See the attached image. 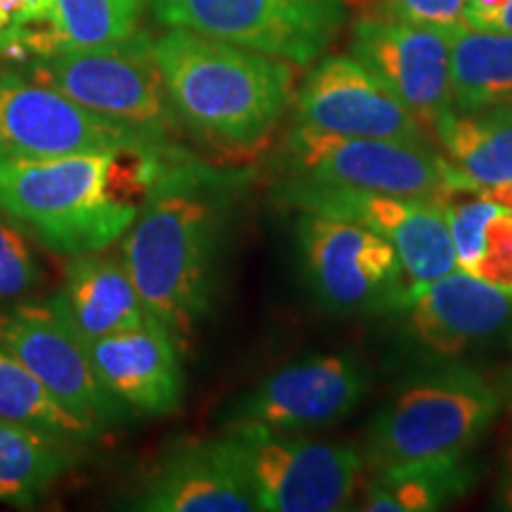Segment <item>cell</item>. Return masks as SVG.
Instances as JSON below:
<instances>
[{
	"instance_id": "obj_1",
	"label": "cell",
	"mask_w": 512,
	"mask_h": 512,
	"mask_svg": "<svg viewBox=\"0 0 512 512\" xmlns=\"http://www.w3.org/2000/svg\"><path fill=\"white\" fill-rule=\"evenodd\" d=\"M223 188L226 176L195 155L166 159L121 242L119 259L145 309L181 347L211 309L226 226Z\"/></svg>"
},
{
	"instance_id": "obj_2",
	"label": "cell",
	"mask_w": 512,
	"mask_h": 512,
	"mask_svg": "<svg viewBox=\"0 0 512 512\" xmlns=\"http://www.w3.org/2000/svg\"><path fill=\"white\" fill-rule=\"evenodd\" d=\"M152 55L185 136L209 155L247 164L271 147L297 95L292 62L185 29L152 38Z\"/></svg>"
},
{
	"instance_id": "obj_3",
	"label": "cell",
	"mask_w": 512,
	"mask_h": 512,
	"mask_svg": "<svg viewBox=\"0 0 512 512\" xmlns=\"http://www.w3.org/2000/svg\"><path fill=\"white\" fill-rule=\"evenodd\" d=\"M192 155V152H183ZM171 157L147 150L0 159V214L48 252H105L136 221L157 171Z\"/></svg>"
},
{
	"instance_id": "obj_4",
	"label": "cell",
	"mask_w": 512,
	"mask_h": 512,
	"mask_svg": "<svg viewBox=\"0 0 512 512\" xmlns=\"http://www.w3.org/2000/svg\"><path fill=\"white\" fill-rule=\"evenodd\" d=\"M501 396L482 375L446 366L415 375L377 411L366 437V465L375 472L465 456L489 432Z\"/></svg>"
},
{
	"instance_id": "obj_5",
	"label": "cell",
	"mask_w": 512,
	"mask_h": 512,
	"mask_svg": "<svg viewBox=\"0 0 512 512\" xmlns=\"http://www.w3.org/2000/svg\"><path fill=\"white\" fill-rule=\"evenodd\" d=\"M19 72L64 93L86 110L131 128L152 145L174 152L188 150V136L166 95L152 55V38L145 31L105 46L36 57L22 62Z\"/></svg>"
},
{
	"instance_id": "obj_6",
	"label": "cell",
	"mask_w": 512,
	"mask_h": 512,
	"mask_svg": "<svg viewBox=\"0 0 512 512\" xmlns=\"http://www.w3.org/2000/svg\"><path fill=\"white\" fill-rule=\"evenodd\" d=\"M285 178L339 185L446 207L463 192L482 190L434 147L382 138H354L292 124L285 138Z\"/></svg>"
},
{
	"instance_id": "obj_7",
	"label": "cell",
	"mask_w": 512,
	"mask_h": 512,
	"mask_svg": "<svg viewBox=\"0 0 512 512\" xmlns=\"http://www.w3.org/2000/svg\"><path fill=\"white\" fill-rule=\"evenodd\" d=\"M226 434L252 489L256 510L335 512L356 498L366 456L349 444H330L261 425H226Z\"/></svg>"
},
{
	"instance_id": "obj_8",
	"label": "cell",
	"mask_w": 512,
	"mask_h": 512,
	"mask_svg": "<svg viewBox=\"0 0 512 512\" xmlns=\"http://www.w3.org/2000/svg\"><path fill=\"white\" fill-rule=\"evenodd\" d=\"M166 29H185L292 64H311L335 41L347 0H143Z\"/></svg>"
},
{
	"instance_id": "obj_9",
	"label": "cell",
	"mask_w": 512,
	"mask_h": 512,
	"mask_svg": "<svg viewBox=\"0 0 512 512\" xmlns=\"http://www.w3.org/2000/svg\"><path fill=\"white\" fill-rule=\"evenodd\" d=\"M294 238L304 283L320 309L335 316L401 309L408 283L399 254L370 228L299 211Z\"/></svg>"
},
{
	"instance_id": "obj_10",
	"label": "cell",
	"mask_w": 512,
	"mask_h": 512,
	"mask_svg": "<svg viewBox=\"0 0 512 512\" xmlns=\"http://www.w3.org/2000/svg\"><path fill=\"white\" fill-rule=\"evenodd\" d=\"M278 200L297 211L361 223L396 249L408 287L432 283L456 268L444 207L382 192L283 178Z\"/></svg>"
},
{
	"instance_id": "obj_11",
	"label": "cell",
	"mask_w": 512,
	"mask_h": 512,
	"mask_svg": "<svg viewBox=\"0 0 512 512\" xmlns=\"http://www.w3.org/2000/svg\"><path fill=\"white\" fill-rule=\"evenodd\" d=\"M164 150L22 72L0 74V159H46L83 152Z\"/></svg>"
},
{
	"instance_id": "obj_12",
	"label": "cell",
	"mask_w": 512,
	"mask_h": 512,
	"mask_svg": "<svg viewBox=\"0 0 512 512\" xmlns=\"http://www.w3.org/2000/svg\"><path fill=\"white\" fill-rule=\"evenodd\" d=\"M0 344L17 356L67 411L91 422L100 432H107L128 415L102 387L86 344L50 299L12 304L0 311Z\"/></svg>"
},
{
	"instance_id": "obj_13",
	"label": "cell",
	"mask_w": 512,
	"mask_h": 512,
	"mask_svg": "<svg viewBox=\"0 0 512 512\" xmlns=\"http://www.w3.org/2000/svg\"><path fill=\"white\" fill-rule=\"evenodd\" d=\"M368 370L351 354L294 361L261 380L230 406L228 425H261L275 432H306L344 420L366 399Z\"/></svg>"
},
{
	"instance_id": "obj_14",
	"label": "cell",
	"mask_w": 512,
	"mask_h": 512,
	"mask_svg": "<svg viewBox=\"0 0 512 512\" xmlns=\"http://www.w3.org/2000/svg\"><path fill=\"white\" fill-rule=\"evenodd\" d=\"M316 131L434 147L413 112L354 55L316 62L294 95V121Z\"/></svg>"
},
{
	"instance_id": "obj_15",
	"label": "cell",
	"mask_w": 512,
	"mask_h": 512,
	"mask_svg": "<svg viewBox=\"0 0 512 512\" xmlns=\"http://www.w3.org/2000/svg\"><path fill=\"white\" fill-rule=\"evenodd\" d=\"M351 55L380 76L434 138L437 121L453 110L451 27L363 17L351 31Z\"/></svg>"
},
{
	"instance_id": "obj_16",
	"label": "cell",
	"mask_w": 512,
	"mask_h": 512,
	"mask_svg": "<svg viewBox=\"0 0 512 512\" xmlns=\"http://www.w3.org/2000/svg\"><path fill=\"white\" fill-rule=\"evenodd\" d=\"M126 508L145 512H252V489L226 432L171 441L140 477Z\"/></svg>"
},
{
	"instance_id": "obj_17",
	"label": "cell",
	"mask_w": 512,
	"mask_h": 512,
	"mask_svg": "<svg viewBox=\"0 0 512 512\" xmlns=\"http://www.w3.org/2000/svg\"><path fill=\"white\" fill-rule=\"evenodd\" d=\"M420 349L451 361L494 337L512 320V292L456 271L432 283L408 287L401 309Z\"/></svg>"
},
{
	"instance_id": "obj_18",
	"label": "cell",
	"mask_w": 512,
	"mask_h": 512,
	"mask_svg": "<svg viewBox=\"0 0 512 512\" xmlns=\"http://www.w3.org/2000/svg\"><path fill=\"white\" fill-rule=\"evenodd\" d=\"M86 349L102 387L131 415L159 418L181 408V344L155 316L88 342Z\"/></svg>"
},
{
	"instance_id": "obj_19",
	"label": "cell",
	"mask_w": 512,
	"mask_h": 512,
	"mask_svg": "<svg viewBox=\"0 0 512 512\" xmlns=\"http://www.w3.org/2000/svg\"><path fill=\"white\" fill-rule=\"evenodd\" d=\"M143 0H29L0 31V57L29 62L64 50L117 43L138 31Z\"/></svg>"
},
{
	"instance_id": "obj_20",
	"label": "cell",
	"mask_w": 512,
	"mask_h": 512,
	"mask_svg": "<svg viewBox=\"0 0 512 512\" xmlns=\"http://www.w3.org/2000/svg\"><path fill=\"white\" fill-rule=\"evenodd\" d=\"M50 302L83 344L152 318L126 266L105 252L69 256L62 287Z\"/></svg>"
},
{
	"instance_id": "obj_21",
	"label": "cell",
	"mask_w": 512,
	"mask_h": 512,
	"mask_svg": "<svg viewBox=\"0 0 512 512\" xmlns=\"http://www.w3.org/2000/svg\"><path fill=\"white\" fill-rule=\"evenodd\" d=\"M444 214L460 271L512 292V209L475 190L453 197Z\"/></svg>"
},
{
	"instance_id": "obj_22",
	"label": "cell",
	"mask_w": 512,
	"mask_h": 512,
	"mask_svg": "<svg viewBox=\"0 0 512 512\" xmlns=\"http://www.w3.org/2000/svg\"><path fill=\"white\" fill-rule=\"evenodd\" d=\"M434 138L448 162L482 190L512 183L510 102L475 112L448 110L437 121Z\"/></svg>"
},
{
	"instance_id": "obj_23",
	"label": "cell",
	"mask_w": 512,
	"mask_h": 512,
	"mask_svg": "<svg viewBox=\"0 0 512 512\" xmlns=\"http://www.w3.org/2000/svg\"><path fill=\"white\" fill-rule=\"evenodd\" d=\"M477 467L465 456H446L375 472L363 494L368 512H432L475 486Z\"/></svg>"
},
{
	"instance_id": "obj_24",
	"label": "cell",
	"mask_w": 512,
	"mask_h": 512,
	"mask_svg": "<svg viewBox=\"0 0 512 512\" xmlns=\"http://www.w3.org/2000/svg\"><path fill=\"white\" fill-rule=\"evenodd\" d=\"M76 446L0 418V503L36 505L76 465Z\"/></svg>"
},
{
	"instance_id": "obj_25",
	"label": "cell",
	"mask_w": 512,
	"mask_h": 512,
	"mask_svg": "<svg viewBox=\"0 0 512 512\" xmlns=\"http://www.w3.org/2000/svg\"><path fill=\"white\" fill-rule=\"evenodd\" d=\"M512 98V34L451 27L453 110L475 112Z\"/></svg>"
},
{
	"instance_id": "obj_26",
	"label": "cell",
	"mask_w": 512,
	"mask_h": 512,
	"mask_svg": "<svg viewBox=\"0 0 512 512\" xmlns=\"http://www.w3.org/2000/svg\"><path fill=\"white\" fill-rule=\"evenodd\" d=\"M0 418L79 446L91 444L102 434L91 422L67 411L3 344H0Z\"/></svg>"
},
{
	"instance_id": "obj_27",
	"label": "cell",
	"mask_w": 512,
	"mask_h": 512,
	"mask_svg": "<svg viewBox=\"0 0 512 512\" xmlns=\"http://www.w3.org/2000/svg\"><path fill=\"white\" fill-rule=\"evenodd\" d=\"M41 280L43 273L31 247V235L0 214V304L27 297Z\"/></svg>"
},
{
	"instance_id": "obj_28",
	"label": "cell",
	"mask_w": 512,
	"mask_h": 512,
	"mask_svg": "<svg viewBox=\"0 0 512 512\" xmlns=\"http://www.w3.org/2000/svg\"><path fill=\"white\" fill-rule=\"evenodd\" d=\"M465 0H375V15L422 24V27H453L463 22Z\"/></svg>"
},
{
	"instance_id": "obj_29",
	"label": "cell",
	"mask_w": 512,
	"mask_h": 512,
	"mask_svg": "<svg viewBox=\"0 0 512 512\" xmlns=\"http://www.w3.org/2000/svg\"><path fill=\"white\" fill-rule=\"evenodd\" d=\"M508 0H465L463 24L472 29L494 31Z\"/></svg>"
},
{
	"instance_id": "obj_30",
	"label": "cell",
	"mask_w": 512,
	"mask_h": 512,
	"mask_svg": "<svg viewBox=\"0 0 512 512\" xmlns=\"http://www.w3.org/2000/svg\"><path fill=\"white\" fill-rule=\"evenodd\" d=\"M498 510H512V446L505 451L501 479H498V494H496Z\"/></svg>"
},
{
	"instance_id": "obj_31",
	"label": "cell",
	"mask_w": 512,
	"mask_h": 512,
	"mask_svg": "<svg viewBox=\"0 0 512 512\" xmlns=\"http://www.w3.org/2000/svg\"><path fill=\"white\" fill-rule=\"evenodd\" d=\"M486 195L489 197H494L496 202H501V204H505V207L508 209H512V183H508V185H498V188H489V190H484Z\"/></svg>"
},
{
	"instance_id": "obj_32",
	"label": "cell",
	"mask_w": 512,
	"mask_h": 512,
	"mask_svg": "<svg viewBox=\"0 0 512 512\" xmlns=\"http://www.w3.org/2000/svg\"><path fill=\"white\" fill-rule=\"evenodd\" d=\"M494 31H505V34H512V0L505 3V8L501 12V17H498Z\"/></svg>"
},
{
	"instance_id": "obj_33",
	"label": "cell",
	"mask_w": 512,
	"mask_h": 512,
	"mask_svg": "<svg viewBox=\"0 0 512 512\" xmlns=\"http://www.w3.org/2000/svg\"><path fill=\"white\" fill-rule=\"evenodd\" d=\"M508 102H510V107H512V98H510V100H508Z\"/></svg>"
}]
</instances>
